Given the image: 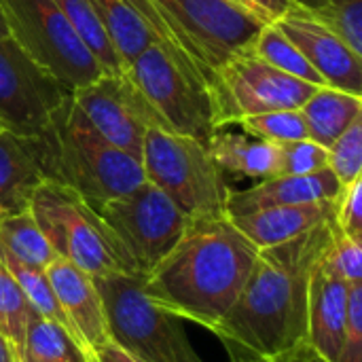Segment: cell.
<instances>
[{
	"label": "cell",
	"instance_id": "6da1fadb",
	"mask_svg": "<svg viewBox=\"0 0 362 362\" xmlns=\"http://www.w3.org/2000/svg\"><path fill=\"white\" fill-rule=\"evenodd\" d=\"M335 233L327 221L288 242L259 248L231 310L212 329L229 362H291L308 348V293Z\"/></svg>",
	"mask_w": 362,
	"mask_h": 362
},
{
	"label": "cell",
	"instance_id": "7a4b0ae2",
	"mask_svg": "<svg viewBox=\"0 0 362 362\" xmlns=\"http://www.w3.org/2000/svg\"><path fill=\"white\" fill-rule=\"evenodd\" d=\"M257 255L229 216L197 218L142 284L165 312L212 333L242 293Z\"/></svg>",
	"mask_w": 362,
	"mask_h": 362
},
{
	"label": "cell",
	"instance_id": "3957f363",
	"mask_svg": "<svg viewBox=\"0 0 362 362\" xmlns=\"http://www.w3.org/2000/svg\"><path fill=\"white\" fill-rule=\"evenodd\" d=\"M30 138L42 180L72 189L95 210L146 180L142 159L74 123L68 117V102L38 136Z\"/></svg>",
	"mask_w": 362,
	"mask_h": 362
},
{
	"label": "cell",
	"instance_id": "277c9868",
	"mask_svg": "<svg viewBox=\"0 0 362 362\" xmlns=\"http://www.w3.org/2000/svg\"><path fill=\"white\" fill-rule=\"evenodd\" d=\"M123 72L157 112L163 129L208 144L218 129L216 102L208 76L182 51L153 40Z\"/></svg>",
	"mask_w": 362,
	"mask_h": 362
},
{
	"label": "cell",
	"instance_id": "5b68a950",
	"mask_svg": "<svg viewBox=\"0 0 362 362\" xmlns=\"http://www.w3.org/2000/svg\"><path fill=\"white\" fill-rule=\"evenodd\" d=\"M28 210L57 259L68 261L89 276H140L100 212L72 189L40 180Z\"/></svg>",
	"mask_w": 362,
	"mask_h": 362
},
{
	"label": "cell",
	"instance_id": "8992f818",
	"mask_svg": "<svg viewBox=\"0 0 362 362\" xmlns=\"http://www.w3.org/2000/svg\"><path fill=\"white\" fill-rule=\"evenodd\" d=\"M104 305L110 344L140 362H204L187 339L180 318L157 305L140 276H91Z\"/></svg>",
	"mask_w": 362,
	"mask_h": 362
},
{
	"label": "cell",
	"instance_id": "52a82bcc",
	"mask_svg": "<svg viewBox=\"0 0 362 362\" xmlns=\"http://www.w3.org/2000/svg\"><path fill=\"white\" fill-rule=\"evenodd\" d=\"M142 168L144 178L161 189L191 221L227 216L231 189L204 142L153 125L144 136Z\"/></svg>",
	"mask_w": 362,
	"mask_h": 362
},
{
	"label": "cell",
	"instance_id": "ba28073f",
	"mask_svg": "<svg viewBox=\"0 0 362 362\" xmlns=\"http://www.w3.org/2000/svg\"><path fill=\"white\" fill-rule=\"evenodd\" d=\"M165 25L172 45L212 83L214 70L246 49L269 23L238 0H146Z\"/></svg>",
	"mask_w": 362,
	"mask_h": 362
},
{
	"label": "cell",
	"instance_id": "9c48e42d",
	"mask_svg": "<svg viewBox=\"0 0 362 362\" xmlns=\"http://www.w3.org/2000/svg\"><path fill=\"white\" fill-rule=\"evenodd\" d=\"M0 15L6 34L70 91L106 74L53 0H0Z\"/></svg>",
	"mask_w": 362,
	"mask_h": 362
},
{
	"label": "cell",
	"instance_id": "30bf717a",
	"mask_svg": "<svg viewBox=\"0 0 362 362\" xmlns=\"http://www.w3.org/2000/svg\"><path fill=\"white\" fill-rule=\"evenodd\" d=\"M98 212L142 278L168 257L191 223V218L148 180L132 193L106 202Z\"/></svg>",
	"mask_w": 362,
	"mask_h": 362
},
{
	"label": "cell",
	"instance_id": "8fae6325",
	"mask_svg": "<svg viewBox=\"0 0 362 362\" xmlns=\"http://www.w3.org/2000/svg\"><path fill=\"white\" fill-rule=\"evenodd\" d=\"M210 87L216 102L218 127L250 115L299 110L318 89L312 83L274 68L261 59L250 45L233 53L214 70Z\"/></svg>",
	"mask_w": 362,
	"mask_h": 362
},
{
	"label": "cell",
	"instance_id": "7c38bea8",
	"mask_svg": "<svg viewBox=\"0 0 362 362\" xmlns=\"http://www.w3.org/2000/svg\"><path fill=\"white\" fill-rule=\"evenodd\" d=\"M68 117L100 140L138 159H142L146 129L153 125L161 127L157 112L123 70L106 72L95 81L72 89Z\"/></svg>",
	"mask_w": 362,
	"mask_h": 362
},
{
	"label": "cell",
	"instance_id": "4fadbf2b",
	"mask_svg": "<svg viewBox=\"0 0 362 362\" xmlns=\"http://www.w3.org/2000/svg\"><path fill=\"white\" fill-rule=\"evenodd\" d=\"M70 93L8 34L0 36V121L6 129L17 136H38Z\"/></svg>",
	"mask_w": 362,
	"mask_h": 362
},
{
	"label": "cell",
	"instance_id": "5bb4252c",
	"mask_svg": "<svg viewBox=\"0 0 362 362\" xmlns=\"http://www.w3.org/2000/svg\"><path fill=\"white\" fill-rule=\"evenodd\" d=\"M274 23L312 64L325 85L362 95V55L354 53L327 25L297 4L274 19Z\"/></svg>",
	"mask_w": 362,
	"mask_h": 362
},
{
	"label": "cell",
	"instance_id": "9a60e30c",
	"mask_svg": "<svg viewBox=\"0 0 362 362\" xmlns=\"http://www.w3.org/2000/svg\"><path fill=\"white\" fill-rule=\"evenodd\" d=\"M45 274L66 320L70 322L85 352V358L87 362H93L95 352L104 348L110 337L104 318V305L91 276L64 259H55L45 269Z\"/></svg>",
	"mask_w": 362,
	"mask_h": 362
},
{
	"label": "cell",
	"instance_id": "2e32d148",
	"mask_svg": "<svg viewBox=\"0 0 362 362\" xmlns=\"http://www.w3.org/2000/svg\"><path fill=\"white\" fill-rule=\"evenodd\" d=\"M341 189L329 168L305 176H276L259 180L244 191H231L227 197V216L233 218L276 206L333 202L339 197Z\"/></svg>",
	"mask_w": 362,
	"mask_h": 362
},
{
	"label": "cell",
	"instance_id": "e0dca14e",
	"mask_svg": "<svg viewBox=\"0 0 362 362\" xmlns=\"http://www.w3.org/2000/svg\"><path fill=\"white\" fill-rule=\"evenodd\" d=\"M348 299L350 284L335 278L318 263L308 293V346L327 362H335L339 356Z\"/></svg>",
	"mask_w": 362,
	"mask_h": 362
},
{
	"label": "cell",
	"instance_id": "ac0fdd59",
	"mask_svg": "<svg viewBox=\"0 0 362 362\" xmlns=\"http://www.w3.org/2000/svg\"><path fill=\"white\" fill-rule=\"evenodd\" d=\"M335 202L337 199L297 206H276L233 216L231 221L257 248H269L331 221L335 214Z\"/></svg>",
	"mask_w": 362,
	"mask_h": 362
},
{
	"label": "cell",
	"instance_id": "d6986e66",
	"mask_svg": "<svg viewBox=\"0 0 362 362\" xmlns=\"http://www.w3.org/2000/svg\"><path fill=\"white\" fill-rule=\"evenodd\" d=\"M42 174L36 163L30 136L11 129L0 134V218L28 210L34 189Z\"/></svg>",
	"mask_w": 362,
	"mask_h": 362
},
{
	"label": "cell",
	"instance_id": "ffe728a7",
	"mask_svg": "<svg viewBox=\"0 0 362 362\" xmlns=\"http://www.w3.org/2000/svg\"><path fill=\"white\" fill-rule=\"evenodd\" d=\"M208 153L227 176L267 180L276 174V144L252 138L244 132L218 127L208 140Z\"/></svg>",
	"mask_w": 362,
	"mask_h": 362
},
{
	"label": "cell",
	"instance_id": "44dd1931",
	"mask_svg": "<svg viewBox=\"0 0 362 362\" xmlns=\"http://www.w3.org/2000/svg\"><path fill=\"white\" fill-rule=\"evenodd\" d=\"M308 138L329 148L358 117H362V95L320 85L299 108Z\"/></svg>",
	"mask_w": 362,
	"mask_h": 362
},
{
	"label": "cell",
	"instance_id": "7402d4cb",
	"mask_svg": "<svg viewBox=\"0 0 362 362\" xmlns=\"http://www.w3.org/2000/svg\"><path fill=\"white\" fill-rule=\"evenodd\" d=\"M89 4L110 38L123 68L153 40H159L140 17L132 0H89Z\"/></svg>",
	"mask_w": 362,
	"mask_h": 362
},
{
	"label": "cell",
	"instance_id": "603a6c76",
	"mask_svg": "<svg viewBox=\"0 0 362 362\" xmlns=\"http://www.w3.org/2000/svg\"><path fill=\"white\" fill-rule=\"evenodd\" d=\"M0 246H4L21 263L42 272L57 259L30 210L0 218Z\"/></svg>",
	"mask_w": 362,
	"mask_h": 362
},
{
	"label": "cell",
	"instance_id": "cb8c5ba5",
	"mask_svg": "<svg viewBox=\"0 0 362 362\" xmlns=\"http://www.w3.org/2000/svg\"><path fill=\"white\" fill-rule=\"evenodd\" d=\"M19 362H87V358L62 327L32 310Z\"/></svg>",
	"mask_w": 362,
	"mask_h": 362
},
{
	"label": "cell",
	"instance_id": "d4e9b609",
	"mask_svg": "<svg viewBox=\"0 0 362 362\" xmlns=\"http://www.w3.org/2000/svg\"><path fill=\"white\" fill-rule=\"evenodd\" d=\"M250 49L261 59H265L274 68H278V70H282V72H286V74H291L295 78H301V81L312 83L316 87L325 85L320 74L312 68V64L301 55V51L282 34V30L274 21L265 23L259 30V34L250 42Z\"/></svg>",
	"mask_w": 362,
	"mask_h": 362
},
{
	"label": "cell",
	"instance_id": "484cf974",
	"mask_svg": "<svg viewBox=\"0 0 362 362\" xmlns=\"http://www.w3.org/2000/svg\"><path fill=\"white\" fill-rule=\"evenodd\" d=\"M53 2L59 6V11L68 19V23L74 28V32L78 34L83 45L95 55V59L102 64V68L106 72H121L123 64H121L110 38L106 36L102 23L98 21L89 0H53Z\"/></svg>",
	"mask_w": 362,
	"mask_h": 362
},
{
	"label": "cell",
	"instance_id": "4316f807",
	"mask_svg": "<svg viewBox=\"0 0 362 362\" xmlns=\"http://www.w3.org/2000/svg\"><path fill=\"white\" fill-rule=\"evenodd\" d=\"M32 314V308L17 286L11 272L0 261V335L8 341L13 348L17 361L23 352V339H25V327L28 318Z\"/></svg>",
	"mask_w": 362,
	"mask_h": 362
},
{
	"label": "cell",
	"instance_id": "83f0119b",
	"mask_svg": "<svg viewBox=\"0 0 362 362\" xmlns=\"http://www.w3.org/2000/svg\"><path fill=\"white\" fill-rule=\"evenodd\" d=\"M231 125H240L244 134L265 142H293L308 138L301 110H274L242 117Z\"/></svg>",
	"mask_w": 362,
	"mask_h": 362
},
{
	"label": "cell",
	"instance_id": "f1b7e54d",
	"mask_svg": "<svg viewBox=\"0 0 362 362\" xmlns=\"http://www.w3.org/2000/svg\"><path fill=\"white\" fill-rule=\"evenodd\" d=\"M305 11L362 55V0H329Z\"/></svg>",
	"mask_w": 362,
	"mask_h": 362
},
{
	"label": "cell",
	"instance_id": "f546056e",
	"mask_svg": "<svg viewBox=\"0 0 362 362\" xmlns=\"http://www.w3.org/2000/svg\"><path fill=\"white\" fill-rule=\"evenodd\" d=\"M276 144V176H305L329 168V153L310 138Z\"/></svg>",
	"mask_w": 362,
	"mask_h": 362
},
{
	"label": "cell",
	"instance_id": "4dcf8cb0",
	"mask_svg": "<svg viewBox=\"0 0 362 362\" xmlns=\"http://www.w3.org/2000/svg\"><path fill=\"white\" fill-rule=\"evenodd\" d=\"M329 170L341 187L362 178V117H358L329 148Z\"/></svg>",
	"mask_w": 362,
	"mask_h": 362
},
{
	"label": "cell",
	"instance_id": "1f68e13d",
	"mask_svg": "<svg viewBox=\"0 0 362 362\" xmlns=\"http://www.w3.org/2000/svg\"><path fill=\"white\" fill-rule=\"evenodd\" d=\"M320 265L335 278L348 284H358L362 282V244L344 235L335 225L333 240L322 255Z\"/></svg>",
	"mask_w": 362,
	"mask_h": 362
},
{
	"label": "cell",
	"instance_id": "d6a6232c",
	"mask_svg": "<svg viewBox=\"0 0 362 362\" xmlns=\"http://www.w3.org/2000/svg\"><path fill=\"white\" fill-rule=\"evenodd\" d=\"M333 221L344 235L362 244V178L341 189Z\"/></svg>",
	"mask_w": 362,
	"mask_h": 362
},
{
	"label": "cell",
	"instance_id": "836d02e7",
	"mask_svg": "<svg viewBox=\"0 0 362 362\" xmlns=\"http://www.w3.org/2000/svg\"><path fill=\"white\" fill-rule=\"evenodd\" d=\"M335 362H362V282L350 284L344 341Z\"/></svg>",
	"mask_w": 362,
	"mask_h": 362
},
{
	"label": "cell",
	"instance_id": "e575fe53",
	"mask_svg": "<svg viewBox=\"0 0 362 362\" xmlns=\"http://www.w3.org/2000/svg\"><path fill=\"white\" fill-rule=\"evenodd\" d=\"M238 2H242L244 6H248L252 13H257L265 21H274L282 13H286L291 6H295L293 0H238Z\"/></svg>",
	"mask_w": 362,
	"mask_h": 362
},
{
	"label": "cell",
	"instance_id": "d590c367",
	"mask_svg": "<svg viewBox=\"0 0 362 362\" xmlns=\"http://www.w3.org/2000/svg\"><path fill=\"white\" fill-rule=\"evenodd\" d=\"M93 362H140L132 358L129 354H125L121 348H117L115 344H106L104 348H100L93 356Z\"/></svg>",
	"mask_w": 362,
	"mask_h": 362
},
{
	"label": "cell",
	"instance_id": "8d00e7d4",
	"mask_svg": "<svg viewBox=\"0 0 362 362\" xmlns=\"http://www.w3.org/2000/svg\"><path fill=\"white\" fill-rule=\"evenodd\" d=\"M0 362H19L15 352H13V348L8 346V341L2 335H0Z\"/></svg>",
	"mask_w": 362,
	"mask_h": 362
},
{
	"label": "cell",
	"instance_id": "74e56055",
	"mask_svg": "<svg viewBox=\"0 0 362 362\" xmlns=\"http://www.w3.org/2000/svg\"><path fill=\"white\" fill-rule=\"evenodd\" d=\"M291 362H327V361H325V358H320V356H318V354L308 346V348H305V350H303L295 361H291Z\"/></svg>",
	"mask_w": 362,
	"mask_h": 362
},
{
	"label": "cell",
	"instance_id": "f35d334b",
	"mask_svg": "<svg viewBox=\"0 0 362 362\" xmlns=\"http://www.w3.org/2000/svg\"><path fill=\"white\" fill-rule=\"evenodd\" d=\"M297 6H301V8H316V6H320V4H325V2H329V0H293Z\"/></svg>",
	"mask_w": 362,
	"mask_h": 362
},
{
	"label": "cell",
	"instance_id": "ab89813d",
	"mask_svg": "<svg viewBox=\"0 0 362 362\" xmlns=\"http://www.w3.org/2000/svg\"><path fill=\"white\" fill-rule=\"evenodd\" d=\"M6 34V25H4V19H2V15H0V36H4Z\"/></svg>",
	"mask_w": 362,
	"mask_h": 362
},
{
	"label": "cell",
	"instance_id": "60d3db41",
	"mask_svg": "<svg viewBox=\"0 0 362 362\" xmlns=\"http://www.w3.org/2000/svg\"><path fill=\"white\" fill-rule=\"evenodd\" d=\"M2 132H6V125H4V123L0 121V134H2Z\"/></svg>",
	"mask_w": 362,
	"mask_h": 362
}]
</instances>
